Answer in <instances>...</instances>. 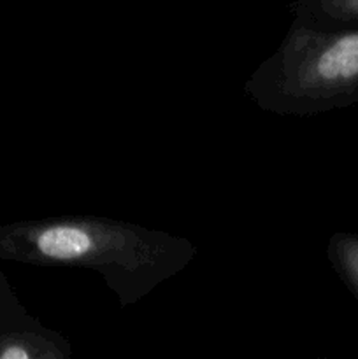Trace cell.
Wrapping results in <instances>:
<instances>
[{
    "instance_id": "cell-1",
    "label": "cell",
    "mask_w": 358,
    "mask_h": 359,
    "mask_svg": "<svg viewBox=\"0 0 358 359\" xmlns=\"http://www.w3.org/2000/svg\"><path fill=\"white\" fill-rule=\"evenodd\" d=\"M195 256L188 238L112 217L58 216L0 226V262L90 269L123 309L178 276Z\"/></svg>"
},
{
    "instance_id": "cell-2",
    "label": "cell",
    "mask_w": 358,
    "mask_h": 359,
    "mask_svg": "<svg viewBox=\"0 0 358 359\" xmlns=\"http://www.w3.org/2000/svg\"><path fill=\"white\" fill-rule=\"evenodd\" d=\"M244 91L262 111L279 116L350 107L358 100V28L319 30L295 20Z\"/></svg>"
},
{
    "instance_id": "cell-3",
    "label": "cell",
    "mask_w": 358,
    "mask_h": 359,
    "mask_svg": "<svg viewBox=\"0 0 358 359\" xmlns=\"http://www.w3.org/2000/svg\"><path fill=\"white\" fill-rule=\"evenodd\" d=\"M72 346L25 307L0 323V359H69Z\"/></svg>"
},
{
    "instance_id": "cell-4",
    "label": "cell",
    "mask_w": 358,
    "mask_h": 359,
    "mask_svg": "<svg viewBox=\"0 0 358 359\" xmlns=\"http://www.w3.org/2000/svg\"><path fill=\"white\" fill-rule=\"evenodd\" d=\"M295 20L319 30L358 28V0H295Z\"/></svg>"
},
{
    "instance_id": "cell-5",
    "label": "cell",
    "mask_w": 358,
    "mask_h": 359,
    "mask_svg": "<svg viewBox=\"0 0 358 359\" xmlns=\"http://www.w3.org/2000/svg\"><path fill=\"white\" fill-rule=\"evenodd\" d=\"M330 265L358 298V235L336 233L326 248Z\"/></svg>"
},
{
    "instance_id": "cell-6",
    "label": "cell",
    "mask_w": 358,
    "mask_h": 359,
    "mask_svg": "<svg viewBox=\"0 0 358 359\" xmlns=\"http://www.w3.org/2000/svg\"><path fill=\"white\" fill-rule=\"evenodd\" d=\"M20 298L16 297V293L13 291V286L9 284L7 277L0 272V316L7 311V309L13 307L14 304H18Z\"/></svg>"
}]
</instances>
